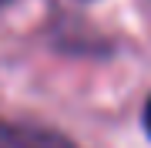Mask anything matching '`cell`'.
I'll list each match as a JSON object with an SVG mask.
<instances>
[{"label": "cell", "instance_id": "3957f363", "mask_svg": "<svg viewBox=\"0 0 151 148\" xmlns=\"http://www.w3.org/2000/svg\"><path fill=\"white\" fill-rule=\"evenodd\" d=\"M141 121H145V131L151 138V94H148V101H145V111H141Z\"/></svg>", "mask_w": 151, "mask_h": 148}, {"label": "cell", "instance_id": "7a4b0ae2", "mask_svg": "<svg viewBox=\"0 0 151 148\" xmlns=\"http://www.w3.org/2000/svg\"><path fill=\"white\" fill-rule=\"evenodd\" d=\"M0 148H20V125L0 121Z\"/></svg>", "mask_w": 151, "mask_h": 148}, {"label": "cell", "instance_id": "277c9868", "mask_svg": "<svg viewBox=\"0 0 151 148\" xmlns=\"http://www.w3.org/2000/svg\"><path fill=\"white\" fill-rule=\"evenodd\" d=\"M7 4H10V0H0V7H7Z\"/></svg>", "mask_w": 151, "mask_h": 148}, {"label": "cell", "instance_id": "6da1fadb", "mask_svg": "<svg viewBox=\"0 0 151 148\" xmlns=\"http://www.w3.org/2000/svg\"><path fill=\"white\" fill-rule=\"evenodd\" d=\"M20 148H77L67 135L50 131V128H34L20 125Z\"/></svg>", "mask_w": 151, "mask_h": 148}]
</instances>
